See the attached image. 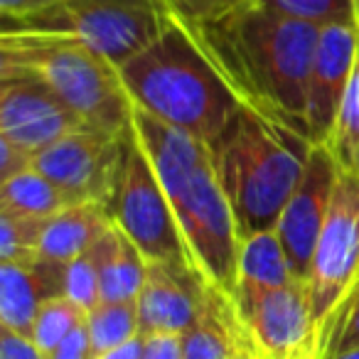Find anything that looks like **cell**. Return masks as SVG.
Wrapping results in <instances>:
<instances>
[{
  "label": "cell",
  "mask_w": 359,
  "mask_h": 359,
  "mask_svg": "<svg viewBox=\"0 0 359 359\" xmlns=\"http://www.w3.org/2000/svg\"><path fill=\"white\" fill-rule=\"evenodd\" d=\"M180 20L239 106L308 138V76L318 27L266 11L256 0L215 18Z\"/></svg>",
  "instance_id": "6da1fadb"
},
{
  "label": "cell",
  "mask_w": 359,
  "mask_h": 359,
  "mask_svg": "<svg viewBox=\"0 0 359 359\" xmlns=\"http://www.w3.org/2000/svg\"><path fill=\"white\" fill-rule=\"evenodd\" d=\"M133 135L163 182L195 273L234 300L241 239L215 150L135 106Z\"/></svg>",
  "instance_id": "7a4b0ae2"
},
{
  "label": "cell",
  "mask_w": 359,
  "mask_h": 359,
  "mask_svg": "<svg viewBox=\"0 0 359 359\" xmlns=\"http://www.w3.org/2000/svg\"><path fill=\"white\" fill-rule=\"evenodd\" d=\"M118 76L135 109L210 148L241 109L177 15L145 50L118 67Z\"/></svg>",
  "instance_id": "3957f363"
},
{
  "label": "cell",
  "mask_w": 359,
  "mask_h": 359,
  "mask_svg": "<svg viewBox=\"0 0 359 359\" xmlns=\"http://www.w3.org/2000/svg\"><path fill=\"white\" fill-rule=\"evenodd\" d=\"M212 150L239 239L276 229L308 165L310 138L241 106Z\"/></svg>",
  "instance_id": "277c9868"
},
{
  "label": "cell",
  "mask_w": 359,
  "mask_h": 359,
  "mask_svg": "<svg viewBox=\"0 0 359 359\" xmlns=\"http://www.w3.org/2000/svg\"><path fill=\"white\" fill-rule=\"evenodd\" d=\"M0 79H30L47 86L84 118L111 135L133 130V104L118 67L79 42L37 32L0 30Z\"/></svg>",
  "instance_id": "5b68a950"
},
{
  "label": "cell",
  "mask_w": 359,
  "mask_h": 359,
  "mask_svg": "<svg viewBox=\"0 0 359 359\" xmlns=\"http://www.w3.org/2000/svg\"><path fill=\"white\" fill-rule=\"evenodd\" d=\"M172 18L165 0H65L25 18H3V30L65 37L121 67L145 50Z\"/></svg>",
  "instance_id": "8992f818"
},
{
  "label": "cell",
  "mask_w": 359,
  "mask_h": 359,
  "mask_svg": "<svg viewBox=\"0 0 359 359\" xmlns=\"http://www.w3.org/2000/svg\"><path fill=\"white\" fill-rule=\"evenodd\" d=\"M111 217L148 264L192 269L163 182L133 133L126 145Z\"/></svg>",
  "instance_id": "52a82bcc"
},
{
  "label": "cell",
  "mask_w": 359,
  "mask_h": 359,
  "mask_svg": "<svg viewBox=\"0 0 359 359\" xmlns=\"http://www.w3.org/2000/svg\"><path fill=\"white\" fill-rule=\"evenodd\" d=\"M305 283L323 337L325 325L359 283V175L342 168Z\"/></svg>",
  "instance_id": "ba28073f"
},
{
  "label": "cell",
  "mask_w": 359,
  "mask_h": 359,
  "mask_svg": "<svg viewBox=\"0 0 359 359\" xmlns=\"http://www.w3.org/2000/svg\"><path fill=\"white\" fill-rule=\"evenodd\" d=\"M130 133L76 130L37 153L35 168L65 192L69 205H101L111 212Z\"/></svg>",
  "instance_id": "9c48e42d"
},
{
  "label": "cell",
  "mask_w": 359,
  "mask_h": 359,
  "mask_svg": "<svg viewBox=\"0 0 359 359\" xmlns=\"http://www.w3.org/2000/svg\"><path fill=\"white\" fill-rule=\"evenodd\" d=\"M251 359H320V325L305 280H290L236 308Z\"/></svg>",
  "instance_id": "30bf717a"
},
{
  "label": "cell",
  "mask_w": 359,
  "mask_h": 359,
  "mask_svg": "<svg viewBox=\"0 0 359 359\" xmlns=\"http://www.w3.org/2000/svg\"><path fill=\"white\" fill-rule=\"evenodd\" d=\"M339 165L332 150L327 145H313L303 177L290 200L285 202L278 224H276L278 239L298 280H308L315 246H318L320 231L332 207Z\"/></svg>",
  "instance_id": "8fae6325"
},
{
  "label": "cell",
  "mask_w": 359,
  "mask_h": 359,
  "mask_svg": "<svg viewBox=\"0 0 359 359\" xmlns=\"http://www.w3.org/2000/svg\"><path fill=\"white\" fill-rule=\"evenodd\" d=\"M79 114L47 86L30 79H0V135L30 155L84 130Z\"/></svg>",
  "instance_id": "7c38bea8"
},
{
  "label": "cell",
  "mask_w": 359,
  "mask_h": 359,
  "mask_svg": "<svg viewBox=\"0 0 359 359\" xmlns=\"http://www.w3.org/2000/svg\"><path fill=\"white\" fill-rule=\"evenodd\" d=\"M359 50V20L354 25H330L318 35L308 76V138L313 145L332 140L337 116L347 94Z\"/></svg>",
  "instance_id": "4fadbf2b"
},
{
  "label": "cell",
  "mask_w": 359,
  "mask_h": 359,
  "mask_svg": "<svg viewBox=\"0 0 359 359\" xmlns=\"http://www.w3.org/2000/svg\"><path fill=\"white\" fill-rule=\"evenodd\" d=\"M210 285L192 269L148 264V278L140 290V334H185L200 318Z\"/></svg>",
  "instance_id": "5bb4252c"
},
{
  "label": "cell",
  "mask_w": 359,
  "mask_h": 359,
  "mask_svg": "<svg viewBox=\"0 0 359 359\" xmlns=\"http://www.w3.org/2000/svg\"><path fill=\"white\" fill-rule=\"evenodd\" d=\"M55 295H65V264L0 261V327L30 337L40 305Z\"/></svg>",
  "instance_id": "9a60e30c"
},
{
  "label": "cell",
  "mask_w": 359,
  "mask_h": 359,
  "mask_svg": "<svg viewBox=\"0 0 359 359\" xmlns=\"http://www.w3.org/2000/svg\"><path fill=\"white\" fill-rule=\"evenodd\" d=\"M182 354L185 359H251L244 325L229 295L207 288L200 318L182 334Z\"/></svg>",
  "instance_id": "2e32d148"
},
{
  "label": "cell",
  "mask_w": 359,
  "mask_h": 359,
  "mask_svg": "<svg viewBox=\"0 0 359 359\" xmlns=\"http://www.w3.org/2000/svg\"><path fill=\"white\" fill-rule=\"evenodd\" d=\"M290 280H295V276L278 239V231H259L241 241L239 264H236L234 308H241L273 288L288 285Z\"/></svg>",
  "instance_id": "e0dca14e"
},
{
  "label": "cell",
  "mask_w": 359,
  "mask_h": 359,
  "mask_svg": "<svg viewBox=\"0 0 359 359\" xmlns=\"http://www.w3.org/2000/svg\"><path fill=\"white\" fill-rule=\"evenodd\" d=\"M111 229H114V217L106 207L69 205L47 222L42 259L67 266L79 256L89 254Z\"/></svg>",
  "instance_id": "ac0fdd59"
},
{
  "label": "cell",
  "mask_w": 359,
  "mask_h": 359,
  "mask_svg": "<svg viewBox=\"0 0 359 359\" xmlns=\"http://www.w3.org/2000/svg\"><path fill=\"white\" fill-rule=\"evenodd\" d=\"M101 276V300H138L148 278V261L135 244L114 224V229L94 246Z\"/></svg>",
  "instance_id": "d6986e66"
},
{
  "label": "cell",
  "mask_w": 359,
  "mask_h": 359,
  "mask_svg": "<svg viewBox=\"0 0 359 359\" xmlns=\"http://www.w3.org/2000/svg\"><path fill=\"white\" fill-rule=\"evenodd\" d=\"M65 207H69L65 192L35 165L13 175L6 182H0V210L50 219V217L60 215Z\"/></svg>",
  "instance_id": "ffe728a7"
},
{
  "label": "cell",
  "mask_w": 359,
  "mask_h": 359,
  "mask_svg": "<svg viewBox=\"0 0 359 359\" xmlns=\"http://www.w3.org/2000/svg\"><path fill=\"white\" fill-rule=\"evenodd\" d=\"M86 330H89L94 359L130 339L140 337V318L135 300H101L94 310L86 313Z\"/></svg>",
  "instance_id": "44dd1931"
},
{
  "label": "cell",
  "mask_w": 359,
  "mask_h": 359,
  "mask_svg": "<svg viewBox=\"0 0 359 359\" xmlns=\"http://www.w3.org/2000/svg\"><path fill=\"white\" fill-rule=\"evenodd\" d=\"M47 222L50 219H42V217L0 210V261L37 264L42 259Z\"/></svg>",
  "instance_id": "7402d4cb"
},
{
  "label": "cell",
  "mask_w": 359,
  "mask_h": 359,
  "mask_svg": "<svg viewBox=\"0 0 359 359\" xmlns=\"http://www.w3.org/2000/svg\"><path fill=\"white\" fill-rule=\"evenodd\" d=\"M261 8L318 30L330 25H354L359 20V0H256Z\"/></svg>",
  "instance_id": "603a6c76"
},
{
  "label": "cell",
  "mask_w": 359,
  "mask_h": 359,
  "mask_svg": "<svg viewBox=\"0 0 359 359\" xmlns=\"http://www.w3.org/2000/svg\"><path fill=\"white\" fill-rule=\"evenodd\" d=\"M334 160L342 170L359 175V50L354 60V72L349 79L347 94H344L342 109L337 116L332 140L327 143Z\"/></svg>",
  "instance_id": "cb8c5ba5"
},
{
  "label": "cell",
  "mask_w": 359,
  "mask_h": 359,
  "mask_svg": "<svg viewBox=\"0 0 359 359\" xmlns=\"http://www.w3.org/2000/svg\"><path fill=\"white\" fill-rule=\"evenodd\" d=\"M86 323V310H81L74 300L67 295H55L40 305L32 323V334L35 344L42 352L50 354L69 332H74L79 325Z\"/></svg>",
  "instance_id": "d4e9b609"
},
{
  "label": "cell",
  "mask_w": 359,
  "mask_h": 359,
  "mask_svg": "<svg viewBox=\"0 0 359 359\" xmlns=\"http://www.w3.org/2000/svg\"><path fill=\"white\" fill-rule=\"evenodd\" d=\"M354 347H359V283L325 325L320 337V359H332Z\"/></svg>",
  "instance_id": "484cf974"
},
{
  "label": "cell",
  "mask_w": 359,
  "mask_h": 359,
  "mask_svg": "<svg viewBox=\"0 0 359 359\" xmlns=\"http://www.w3.org/2000/svg\"><path fill=\"white\" fill-rule=\"evenodd\" d=\"M65 295L86 313L101 303V276L94 249L65 266Z\"/></svg>",
  "instance_id": "4316f807"
},
{
  "label": "cell",
  "mask_w": 359,
  "mask_h": 359,
  "mask_svg": "<svg viewBox=\"0 0 359 359\" xmlns=\"http://www.w3.org/2000/svg\"><path fill=\"white\" fill-rule=\"evenodd\" d=\"M175 15L185 20H202V18H215L222 13H229L254 0H165Z\"/></svg>",
  "instance_id": "83f0119b"
},
{
  "label": "cell",
  "mask_w": 359,
  "mask_h": 359,
  "mask_svg": "<svg viewBox=\"0 0 359 359\" xmlns=\"http://www.w3.org/2000/svg\"><path fill=\"white\" fill-rule=\"evenodd\" d=\"M0 359H50V354L42 352L32 337L0 327Z\"/></svg>",
  "instance_id": "f1b7e54d"
},
{
  "label": "cell",
  "mask_w": 359,
  "mask_h": 359,
  "mask_svg": "<svg viewBox=\"0 0 359 359\" xmlns=\"http://www.w3.org/2000/svg\"><path fill=\"white\" fill-rule=\"evenodd\" d=\"M32 165H35V155H30L20 145L0 135V182H6L13 175L22 172V170L32 168Z\"/></svg>",
  "instance_id": "f546056e"
},
{
  "label": "cell",
  "mask_w": 359,
  "mask_h": 359,
  "mask_svg": "<svg viewBox=\"0 0 359 359\" xmlns=\"http://www.w3.org/2000/svg\"><path fill=\"white\" fill-rule=\"evenodd\" d=\"M140 359H185L182 354V334H143V354Z\"/></svg>",
  "instance_id": "4dcf8cb0"
},
{
  "label": "cell",
  "mask_w": 359,
  "mask_h": 359,
  "mask_svg": "<svg viewBox=\"0 0 359 359\" xmlns=\"http://www.w3.org/2000/svg\"><path fill=\"white\" fill-rule=\"evenodd\" d=\"M50 359H94V349H91L86 323L79 325L74 332L67 334V337L50 352Z\"/></svg>",
  "instance_id": "1f68e13d"
},
{
  "label": "cell",
  "mask_w": 359,
  "mask_h": 359,
  "mask_svg": "<svg viewBox=\"0 0 359 359\" xmlns=\"http://www.w3.org/2000/svg\"><path fill=\"white\" fill-rule=\"evenodd\" d=\"M65 3V0H0V15L3 18H25L32 13L47 11Z\"/></svg>",
  "instance_id": "d6a6232c"
},
{
  "label": "cell",
  "mask_w": 359,
  "mask_h": 359,
  "mask_svg": "<svg viewBox=\"0 0 359 359\" xmlns=\"http://www.w3.org/2000/svg\"><path fill=\"white\" fill-rule=\"evenodd\" d=\"M140 354H143V334L130 339V342L121 344V347L111 349V352L101 354L99 359H140Z\"/></svg>",
  "instance_id": "836d02e7"
},
{
  "label": "cell",
  "mask_w": 359,
  "mask_h": 359,
  "mask_svg": "<svg viewBox=\"0 0 359 359\" xmlns=\"http://www.w3.org/2000/svg\"><path fill=\"white\" fill-rule=\"evenodd\" d=\"M332 359H359V347L349 349V352H342V354H337V357H332Z\"/></svg>",
  "instance_id": "e575fe53"
}]
</instances>
